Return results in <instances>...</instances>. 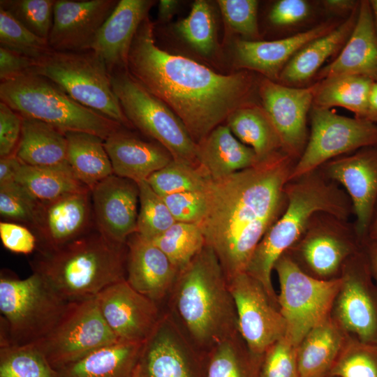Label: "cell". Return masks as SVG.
<instances>
[{"mask_svg": "<svg viewBox=\"0 0 377 377\" xmlns=\"http://www.w3.org/2000/svg\"><path fill=\"white\" fill-rule=\"evenodd\" d=\"M156 1L121 0L97 33L90 50L105 63L110 74L126 70L135 35Z\"/></svg>", "mask_w": 377, "mask_h": 377, "instance_id": "cb8c5ba5", "label": "cell"}, {"mask_svg": "<svg viewBox=\"0 0 377 377\" xmlns=\"http://www.w3.org/2000/svg\"><path fill=\"white\" fill-rule=\"evenodd\" d=\"M112 89L131 126L155 140L173 160L198 166L197 144L180 119L126 70L110 74Z\"/></svg>", "mask_w": 377, "mask_h": 377, "instance_id": "9c48e42d", "label": "cell"}, {"mask_svg": "<svg viewBox=\"0 0 377 377\" xmlns=\"http://www.w3.org/2000/svg\"><path fill=\"white\" fill-rule=\"evenodd\" d=\"M127 251L94 226L59 247L40 249L31 267L64 300L81 301L126 279Z\"/></svg>", "mask_w": 377, "mask_h": 377, "instance_id": "277c9868", "label": "cell"}, {"mask_svg": "<svg viewBox=\"0 0 377 377\" xmlns=\"http://www.w3.org/2000/svg\"><path fill=\"white\" fill-rule=\"evenodd\" d=\"M377 240V202L374 209L368 230L367 240Z\"/></svg>", "mask_w": 377, "mask_h": 377, "instance_id": "94428289", "label": "cell"}, {"mask_svg": "<svg viewBox=\"0 0 377 377\" xmlns=\"http://www.w3.org/2000/svg\"><path fill=\"white\" fill-rule=\"evenodd\" d=\"M226 121L233 135L253 149L259 161L282 151L278 133L262 105L253 102L242 105Z\"/></svg>", "mask_w": 377, "mask_h": 377, "instance_id": "d6a6232c", "label": "cell"}, {"mask_svg": "<svg viewBox=\"0 0 377 377\" xmlns=\"http://www.w3.org/2000/svg\"><path fill=\"white\" fill-rule=\"evenodd\" d=\"M0 377H60L36 343L0 346Z\"/></svg>", "mask_w": 377, "mask_h": 377, "instance_id": "74e56055", "label": "cell"}, {"mask_svg": "<svg viewBox=\"0 0 377 377\" xmlns=\"http://www.w3.org/2000/svg\"><path fill=\"white\" fill-rule=\"evenodd\" d=\"M178 5V1L161 0L158 8V20L161 22L168 21L177 10Z\"/></svg>", "mask_w": 377, "mask_h": 377, "instance_id": "680465c9", "label": "cell"}, {"mask_svg": "<svg viewBox=\"0 0 377 377\" xmlns=\"http://www.w3.org/2000/svg\"><path fill=\"white\" fill-rule=\"evenodd\" d=\"M366 120L377 124V82L372 86Z\"/></svg>", "mask_w": 377, "mask_h": 377, "instance_id": "91938a15", "label": "cell"}, {"mask_svg": "<svg viewBox=\"0 0 377 377\" xmlns=\"http://www.w3.org/2000/svg\"><path fill=\"white\" fill-rule=\"evenodd\" d=\"M359 75L377 82V31L369 1H360L354 29L336 58L316 75L318 81Z\"/></svg>", "mask_w": 377, "mask_h": 377, "instance_id": "484cf974", "label": "cell"}, {"mask_svg": "<svg viewBox=\"0 0 377 377\" xmlns=\"http://www.w3.org/2000/svg\"><path fill=\"white\" fill-rule=\"evenodd\" d=\"M40 202L16 182L0 186V214L31 229Z\"/></svg>", "mask_w": 377, "mask_h": 377, "instance_id": "bcb514c9", "label": "cell"}, {"mask_svg": "<svg viewBox=\"0 0 377 377\" xmlns=\"http://www.w3.org/2000/svg\"><path fill=\"white\" fill-rule=\"evenodd\" d=\"M322 3L324 8L329 12L350 14L359 6L360 1L325 0Z\"/></svg>", "mask_w": 377, "mask_h": 377, "instance_id": "9f6ffc18", "label": "cell"}, {"mask_svg": "<svg viewBox=\"0 0 377 377\" xmlns=\"http://www.w3.org/2000/svg\"><path fill=\"white\" fill-rule=\"evenodd\" d=\"M197 159L212 180L256 165L259 161L250 147L240 142L227 125H219L197 144Z\"/></svg>", "mask_w": 377, "mask_h": 377, "instance_id": "f1b7e54d", "label": "cell"}, {"mask_svg": "<svg viewBox=\"0 0 377 377\" xmlns=\"http://www.w3.org/2000/svg\"><path fill=\"white\" fill-rule=\"evenodd\" d=\"M91 197L96 228L108 239L126 244L137 231L138 184L112 175L91 190Z\"/></svg>", "mask_w": 377, "mask_h": 377, "instance_id": "44dd1931", "label": "cell"}, {"mask_svg": "<svg viewBox=\"0 0 377 377\" xmlns=\"http://www.w3.org/2000/svg\"><path fill=\"white\" fill-rule=\"evenodd\" d=\"M94 226L91 190L87 189L40 203L31 229L40 249H52L74 240Z\"/></svg>", "mask_w": 377, "mask_h": 377, "instance_id": "7402d4cb", "label": "cell"}, {"mask_svg": "<svg viewBox=\"0 0 377 377\" xmlns=\"http://www.w3.org/2000/svg\"><path fill=\"white\" fill-rule=\"evenodd\" d=\"M312 107L330 109L339 106L366 120L374 81L359 75H341L318 81Z\"/></svg>", "mask_w": 377, "mask_h": 377, "instance_id": "d590c367", "label": "cell"}, {"mask_svg": "<svg viewBox=\"0 0 377 377\" xmlns=\"http://www.w3.org/2000/svg\"><path fill=\"white\" fill-rule=\"evenodd\" d=\"M309 3L304 0H279L269 13L270 22L279 27H289L304 21L309 15Z\"/></svg>", "mask_w": 377, "mask_h": 377, "instance_id": "f5cc1de1", "label": "cell"}, {"mask_svg": "<svg viewBox=\"0 0 377 377\" xmlns=\"http://www.w3.org/2000/svg\"><path fill=\"white\" fill-rule=\"evenodd\" d=\"M113 173L136 183L147 180L172 160L160 144L142 140L122 128L104 140Z\"/></svg>", "mask_w": 377, "mask_h": 377, "instance_id": "4316f807", "label": "cell"}, {"mask_svg": "<svg viewBox=\"0 0 377 377\" xmlns=\"http://www.w3.org/2000/svg\"><path fill=\"white\" fill-rule=\"evenodd\" d=\"M31 72L50 80L81 105L131 127L112 89L105 63L92 50H52L36 61Z\"/></svg>", "mask_w": 377, "mask_h": 377, "instance_id": "ba28073f", "label": "cell"}, {"mask_svg": "<svg viewBox=\"0 0 377 377\" xmlns=\"http://www.w3.org/2000/svg\"><path fill=\"white\" fill-rule=\"evenodd\" d=\"M137 184L140 208L136 232L151 240L163 233L176 221L163 198L152 189L147 180Z\"/></svg>", "mask_w": 377, "mask_h": 377, "instance_id": "b9f144b4", "label": "cell"}, {"mask_svg": "<svg viewBox=\"0 0 377 377\" xmlns=\"http://www.w3.org/2000/svg\"><path fill=\"white\" fill-rule=\"evenodd\" d=\"M370 272L377 285V240L367 239L363 244Z\"/></svg>", "mask_w": 377, "mask_h": 377, "instance_id": "6f0895ef", "label": "cell"}, {"mask_svg": "<svg viewBox=\"0 0 377 377\" xmlns=\"http://www.w3.org/2000/svg\"><path fill=\"white\" fill-rule=\"evenodd\" d=\"M22 119L5 103H0V156L15 154L20 142Z\"/></svg>", "mask_w": 377, "mask_h": 377, "instance_id": "816d5d0a", "label": "cell"}, {"mask_svg": "<svg viewBox=\"0 0 377 377\" xmlns=\"http://www.w3.org/2000/svg\"><path fill=\"white\" fill-rule=\"evenodd\" d=\"M274 269L279 281L277 302L286 322L285 336L298 346L311 330L330 317L341 279L312 276L286 252L277 260Z\"/></svg>", "mask_w": 377, "mask_h": 377, "instance_id": "30bf717a", "label": "cell"}, {"mask_svg": "<svg viewBox=\"0 0 377 377\" xmlns=\"http://www.w3.org/2000/svg\"><path fill=\"white\" fill-rule=\"evenodd\" d=\"M217 3L228 27L247 40H260L258 24V1L219 0Z\"/></svg>", "mask_w": 377, "mask_h": 377, "instance_id": "7dc6e473", "label": "cell"}, {"mask_svg": "<svg viewBox=\"0 0 377 377\" xmlns=\"http://www.w3.org/2000/svg\"><path fill=\"white\" fill-rule=\"evenodd\" d=\"M177 222L200 224L207 209L206 191L161 196Z\"/></svg>", "mask_w": 377, "mask_h": 377, "instance_id": "681fc988", "label": "cell"}, {"mask_svg": "<svg viewBox=\"0 0 377 377\" xmlns=\"http://www.w3.org/2000/svg\"><path fill=\"white\" fill-rule=\"evenodd\" d=\"M22 132L15 152L20 161L32 166H53L66 163L65 133L38 119L22 116Z\"/></svg>", "mask_w": 377, "mask_h": 377, "instance_id": "1f68e13d", "label": "cell"}, {"mask_svg": "<svg viewBox=\"0 0 377 377\" xmlns=\"http://www.w3.org/2000/svg\"><path fill=\"white\" fill-rule=\"evenodd\" d=\"M175 29L182 39L199 54L208 56L215 50V19L212 8L207 1H195L188 15L179 21Z\"/></svg>", "mask_w": 377, "mask_h": 377, "instance_id": "60d3db41", "label": "cell"}, {"mask_svg": "<svg viewBox=\"0 0 377 377\" xmlns=\"http://www.w3.org/2000/svg\"><path fill=\"white\" fill-rule=\"evenodd\" d=\"M340 23L330 20L306 31L275 40H238L235 47V65L246 71H257L265 77L277 81L283 68L302 47L329 33Z\"/></svg>", "mask_w": 377, "mask_h": 377, "instance_id": "d4e9b609", "label": "cell"}, {"mask_svg": "<svg viewBox=\"0 0 377 377\" xmlns=\"http://www.w3.org/2000/svg\"><path fill=\"white\" fill-rule=\"evenodd\" d=\"M345 341L330 317L311 330L297 346L300 377H329Z\"/></svg>", "mask_w": 377, "mask_h": 377, "instance_id": "4dcf8cb0", "label": "cell"}, {"mask_svg": "<svg viewBox=\"0 0 377 377\" xmlns=\"http://www.w3.org/2000/svg\"><path fill=\"white\" fill-rule=\"evenodd\" d=\"M16 182L40 203L90 189L76 177L67 162L53 166H32L22 163Z\"/></svg>", "mask_w": 377, "mask_h": 377, "instance_id": "e575fe53", "label": "cell"}, {"mask_svg": "<svg viewBox=\"0 0 377 377\" xmlns=\"http://www.w3.org/2000/svg\"><path fill=\"white\" fill-rule=\"evenodd\" d=\"M0 237L8 251L20 254H30L38 246L36 235L29 228L15 222L0 223Z\"/></svg>", "mask_w": 377, "mask_h": 377, "instance_id": "f907efd6", "label": "cell"}, {"mask_svg": "<svg viewBox=\"0 0 377 377\" xmlns=\"http://www.w3.org/2000/svg\"><path fill=\"white\" fill-rule=\"evenodd\" d=\"M66 161L76 177L91 190L114 175L104 140L87 133L67 132Z\"/></svg>", "mask_w": 377, "mask_h": 377, "instance_id": "836d02e7", "label": "cell"}, {"mask_svg": "<svg viewBox=\"0 0 377 377\" xmlns=\"http://www.w3.org/2000/svg\"><path fill=\"white\" fill-rule=\"evenodd\" d=\"M141 377H204L205 355L188 341L167 311L143 343Z\"/></svg>", "mask_w": 377, "mask_h": 377, "instance_id": "e0dca14e", "label": "cell"}, {"mask_svg": "<svg viewBox=\"0 0 377 377\" xmlns=\"http://www.w3.org/2000/svg\"><path fill=\"white\" fill-rule=\"evenodd\" d=\"M126 244V281L161 306L168 299L178 271L158 246L138 232L131 235Z\"/></svg>", "mask_w": 377, "mask_h": 377, "instance_id": "603a6c76", "label": "cell"}, {"mask_svg": "<svg viewBox=\"0 0 377 377\" xmlns=\"http://www.w3.org/2000/svg\"><path fill=\"white\" fill-rule=\"evenodd\" d=\"M96 299L107 325L123 341L145 343L163 313L159 305L133 289L126 279L109 286Z\"/></svg>", "mask_w": 377, "mask_h": 377, "instance_id": "d6986e66", "label": "cell"}, {"mask_svg": "<svg viewBox=\"0 0 377 377\" xmlns=\"http://www.w3.org/2000/svg\"><path fill=\"white\" fill-rule=\"evenodd\" d=\"M285 191V210L256 246L245 271L263 285L276 304L277 295L271 279L274 265L299 239L313 215L321 212L348 220L353 214L346 191L319 169L289 181Z\"/></svg>", "mask_w": 377, "mask_h": 377, "instance_id": "5b68a950", "label": "cell"}, {"mask_svg": "<svg viewBox=\"0 0 377 377\" xmlns=\"http://www.w3.org/2000/svg\"><path fill=\"white\" fill-rule=\"evenodd\" d=\"M0 99L19 114L44 121L64 133H87L105 140L124 127L31 71L1 82Z\"/></svg>", "mask_w": 377, "mask_h": 377, "instance_id": "8992f818", "label": "cell"}, {"mask_svg": "<svg viewBox=\"0 0 377 377\" xmlns=\"http://www.w3.org/2000/svg\"><path fill=\"white\" fill-rule=\"evenodd\" d=\"M118 1L56 0L47 39L50 48L67 52L90 50L97 33Z\"/></svg>", "mask_w": 377, "mask_h": 377, "instance_id": "ffe728a7", "label": "cell"}, {"mask_svg": "<svg viewBox=\"0 0 377 377\" xmlns=\"http://www.w3.org/2000/svg\"><path fill=\"white\" fill-rule=\"evenodd\" d=\"M22 162L15 154L0 160V186L16 182Z\"/></svg>", "mask_w": 377, "mask_h": 377, "instance_id": "11a10c76", "label": "cell"}, {"mask_svg": "<svg viewBox=\"0 0 377 377\" xmlns=\"http://www.w3.org/2000/svg\"><path fill=\"white\" fill-rule=\"evenodd\" d=\"M329 377H377V343L355 339L344 343Z\"/></svg>", "mask_w": 377, "mask_h": 377, "instance_id": "7bdbcfd3", "label": "cell"}, {"mask_svg": "<svg viewBox=\"0 0 377 377\" xmlns=\"http://www.w3.org/2000/svg\"><path fill=\"white\" fill-rule=\"evenodd\" d=\"M370 146H377V124L312 107L308 141L289 181L316 170L342 154Z\"/></svg>", "mask_w": 377, "mask_h": 377, "instance_id": "7c38bea8", "label": "cell"}, {"mask_svg": "<svg viewBox=\"0 0 377 377\" xmlns=\"http://www.w3.org/2000/svg\"><path fill=\"white\" fill-rule=\"evenodd\" d=\"M117 340L105 321L95 297L71 302L55 327L35 343L59 370Z\"/></svg>", "mask_w": 377, "mask_h": 377, "instance_id": "4fadbf2b", "label": "cell"}, {"mask_svg": "<svg viewBox=\"0 0 377 377\" xmlns=\"http://www.w3.org/2000/svg\"><path fill=\"white\" fill-rule=\"evenodd\" d=\"M369 3L371 8L376 29L377 31V0H370Z\"/></svg>", "mask_w": 377, "mask_h": 377, "instance_id": "6125c7cd", "label": "cell"}, {"mask_svg": "<svg viewBox=\"0 0 377 377\" xmlns=\"http://www.w3.org/2000/svg\"><path fill=\"white\" fill-rule=\"evenodd\" d=\"M0 45L35 61L52 50L47 39L30 31L2 8H0Z\"/></svg>", "mask_w": 377, "mask_h": 377, "instance_id": "ee69618b", "label": "cell"}, {"mask_svg": "<svg viewBox=\"0 0 377 377\" xmlns=\"http://www.w3.org/2000/svg\"><path fill=\"white\" fill-rule=\"evenodd\" d=\"M36 61L0 47V80L15 78L30 72Z\"/></svg>", "mask_w": 377, "mask_h": 377, "instance_id": "db71d44e", "label": "cell"}, {"mask_svg": "<svg viewBox=\"0 0 377 377\" xmlns=\"http://www.w3.org/2000/svg\"><path fill=\"white\" fill-rule=\"evenodd\" d=\"M318 169L326 178L344 188L353 205L355 228L363 245L377 202V146L335 158Z\"/></svg>", "mask_w": 377, "mask_h": 377, "instance_id": "ac0fdd59", "label": "cell"}, {"mask_svg": "<svg viewBox=\"0 0 377 377\" xmlns=\"http://www.w3.org/2000/svg\"><path fill=\"white\" fill-rule=\"evenodd\" d=\"M295 161L281 151L253 167L212 180L199 224L228 279L246 271L259 242L287 204Z\"/></svg>", "mask_w": 377, "mask_h": 377, "instance_id": "7a4b0ae2", "label": "cell"}, {"mask_svg": "<svg viewBox=\"0 0 377 377\" xmlns=\"http://www.w3.org/2000/svg\"><path fill=\"white\" fill-rule=\"evenodd\" d=\"M228 280L234 300L238 332L249 350L262 357L266 350L286 332L279 306L263 285L246 272Z\"/></svg>", "mask_w": 377, "mask_h": 377, "instance_id": "5bb4252c", "label": "cell"}, {"mask_svg": "<svg viewBox=\"0 0 377 377\" xmlns=\"http://www.w3.org/2000/svg\"><path fill=\"white\" fill-rule=\"evenodd\" d=\"M126 71L173 111L195 144L234 110L252 103L251 96L258 87L249 71L222 75L161 49L156 43L154 24L149 17L135 35Z\"/></svg>", "mask_w": 377, "mask_h": 377, "instance_id": "6da1fadb", "label": "cell"}, {"mask_svg": "<svg viewBox=\"0 0 377 377\" xmlns=\"http://www.w3.org/2000/svg\"><path fill=\"white\" fill-rule=\"evenodd\" d=\"M54 0H1L0 8L36 36L48 39Z\"/></svg>", "mask_w": 377, "mask_h": 377, "instance_id": "f6af8a7d", "label": "cell"}, {"mask_svg": "<svg viewBox=\"0 0 377 377\" xmlns=\"http://www.w3.org/2000/svg\"><path fill=\"white\" fill-rule=\"evenodd\" d=\"M133 377H141L140 376V370H139V366H138H138L136 367V369L135 371V373H134V375Z\"/></svg>", "mask_w": 377, "mask_h": 377, "instance_id": "be15d7a7", "label": "cell"}, {"mask_svg": "<svg viewBox=\"0 0 377 377\" xmlns=\"http://www.w3.org/2000/svg\"><path fill=\"white\" fill-rule=\"evenodd\" d=\"M143 343L119 339L61 367L60 377H133Z\"/></svg>", "mask_w": 377, "mask_h": 377, "instance_id": "f546056e", "label": "cell"}, {"mask_svg": "<svg viewBox=\"0 0 377 377\" xmlns=\"http://www.w3.org/2000/svg\"><path fill=\"white\" fill-rule=\"evenodd\" d=\"M318 85L317 81L309 87H289L265 77L258 82L261 105L278 133L282 151L295 162L308 141L307 115Z\"/></svg>", "mask_w": 377, "mask_h": 377, "instance_id": "9a60e30c", "label": "cell"}, {"mask_svg": "<svg viewBox=\"0 0 377 377\" xmlns=\"http://www.w3.org/2000/svg\"><path fill=\"white\" fill-rule=\"evenodd\" d=\"M212 181L200 165L173 159L147 179L152 189L161 196L186 191H206Z\"/></svg>", "mask_w": 377, "mask_h": 377, "instance_id": "ab89813d", "label": "cell"}, {"mask_svg": "<svg viewBox=\"0 0 377 377\" xmlns=\"http://www.w3.org/2000/svg\"><path fill=\"white\" fill-rule=\"evenodd\" d=\"M261 359L237 332L205 355L204 377H260Z\"/></svg>", "mask_w": 377, "mask_h": 377, "instance_id": "8d00e7d4", "label": "cell"}, {"mask_svg": "<svg viewBox=\"0 0 377 377\" xmlns=\"http://www.w3.org/2000/svg\"><path fill=\"white\" fill-rule=\"evenodd\" d=\"M335 299L339 325L356 339L377 343V288L364 249L347 260Z\"/></svg>", "mask_w": 377, "mask_h": 377, "instance_id": "2e32d148", "label": "cell"}, {"mask_svg": "<svg viewBox=\"0 0 377 377\" xmlns=\"http://www.w3.org/2000/svg\"><path fill=\"white\" fill-rule=\"evenodd\" d=\"M362 249L353 223L320 212L286 252L307 274L332 279L339 277L347 260Z\"/></svg>", "mask_w": 377, "mask_h": 377, "instance_id": "8fae6325", "label": "cell"}, {"mask_svg": "<svg viewBox=\"0 0 377 377\" xmlns=\"http://www.w3.org/2000/svg\"><path fill=\"white\" fill-rule=\"evenodd\" d=\"M168 258L179 272L205 245L198 224L175 222L161 235L150 240Z\"/></svg>", "mask_w": 377, "mask_h": 377, "instance_id": "f35d334b", "label": "cell"}, {"mask_svg": "<svg viewBox=\"0 0 377 377\" xmlns=\"http://www.w3.org/2000/svg\"><path fill=\"white\" fill-rule=\"evenodd\" d=\"M358 9L359 6L333 30L302 47L283 68L276 82L300 87L316 77L329 57L346 44L355 25Z\"/></svg>", "mask_w": 377, "mask_h": 377, "instance_id": "83f0119b", "label": "cell"}, {"mask_svg": "<svg viewBox=\"0 0 377 377\" xmlns=\"http://www.w3.org/2000/svg\"><path fill=\"white\" fill-rule=\"evenodd\" d=\"M166 302L167 312L203 355L239 332L227 278L206 244L179 272Z\"/></svg>", "mask_w": 377, "mask_h": 377, "instance_id": "3957f363", "label": "cell"}, {"mask_svg": "<svg viewBox=\"0 0 377 377\" xmlns=\"http://www.w3.org/2000/svg\"><path fill=\"white\" fill-rule=\"evenodd\" d=\"M260 377H300L297 346L286 336L272 344L262 356Z\"/></svg>", "mask_w": 377, "mask_h": 377, "instance_id": "c3c4849f", "label": "cell"}, {"mask_svg": "<svg viewBox=\"0 0 377 377\" xmlns=\"http://www.w3.org/2000/svg\"><path fill=\"white\" fill-rule=\"evenodd\" d=\"M71 302L37 273L0 279L1 346L37 343L58 323Z\"/></svg>", "mask_w": 377, "mask_h": 377, "instance_id": "52a82bcc", "label": "cell"}]
</instances>
